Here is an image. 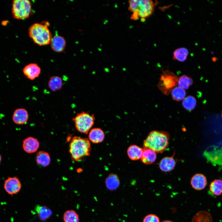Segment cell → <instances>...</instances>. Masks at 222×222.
<instances>
[{"label": "cell", "mask_w": 222, "mask_h": 222, "mask_svg": "<svg viewBox=\"0 0 222 222\" xmlns=\"http://www.w3.org/2000/svg\"><path fill=\"white\" fill-rule=\"evenodd\" d=\"M39 146V142L38 140L32 137H28L23 141V149L25 152L28 153L35 152Z\"/></svg>", "instance_id": "8fae6325"}, {"label": "cell", "mask_w": 222, "mask_h": 222, "mask_svg": "<svg viewBox=\"0 0 222 222\" xmlns=\"http://www.w3.org/2000/svg\"><path fill=\"white\" fill-rule=\"evenodd\" d=\"M143 149L136 145L130 146L127 150V154L129 158L132 160L141 159Z\"/></svg>", "instance_id": "ac0fdd59"}, {"label": "cell", "mask_w": 222, "mask_h": 222, "mask_svg": "<svg viewBox=\"0 0 222 222\" xmlns=\"http://www.w3.org/2000/svg\"><path fill=\"white\" fill-rule=\"evenodd\" d=\"M189 54L188 49L184 47L175 49L173 52V59L183 62L187 59Z\"/></svg>", "instance_id": "7402d4cb"}, {"label": "cell", "mask_w": 222, "mask_h": 222, "mask_svg": "<svg viewBox=\"0 0 222 222\" xmlns=\"http://www.w3.org/2000/svg\"><path fill=\"white\" fill-rule=\"evenodd\" d=\"M157 158L156 152L148 148H144L141 158L142 162L145 164H150L154 162Z\"/></svg>", "instance_id": "2e32d148"}, {"label": "cell", "mask_w": 222, "mask_h": 222, "mask_svg": "<svg viewBox=\"0 0 222 222\" xmlns=\"http://www.w3.org/2000/svg\"><path fill=\"white\" fill-rule=\"evenodd\" d=\"M193 83V80L191 77L186 75H183L179 78L178 84L179 87L184 89H187Z\"/></svg>", "instance_id": "83f0119b"}, {"label": "cell", "mask_w": 222, "mask_h": 222, "mask_svg": "<svg viewBox=\"0 0 222 222\" xmlns=\"http://www.w3.org/2000/svg\"><path fill=\"white\" fill-rule=\"evenodd\" d=\"M36 160L38 165L43 167H46L50 163L51 161L50 156L47 152L41 151L37 153Z\"/></svg>", "instance_id": "ffe728a7"}, {"label": "cell", "mask_w": 222, "mask_h": 222, "mask_svg": "<svg viewBox=\"0 0 222 222\" xmlns=\"http://www.w3.org/2000/svg\"><path fill=\"white\" fill-rule=\"evenodd\" d=\"M173 156L166 157L161 160L159 165L161 171L167 172L171 171L174 168L176 165V161Z\"/></svg>", "instance_id": "5bb4252c"}, {"label": "cell", "mask_w": 222, "mask_h": 222, "mask_svg": "<svg viewBox=\"0 0 222 222\" xmlns=\"http://www.w3.org/2000/svg\"><path fill=\"white\" fill-rule=\"evenodd\" d=\"M143 222H160V220L158 217L157 215L150 214L145 217Z\"/></svg>", "instance_id": "f1b7e54d"}, {"label": "cell", "mask_w": 222, "mask_h": 222, "mask_svg": "<svg viewBox=\"0 0 222 222\" xmlns=\"http://www.w3.org/2000/svg\"><path fill=\"white\" fill-rule=\"evenodd\" d=\"M1 160H2V156L0 154V164L1 162Z\"/></svg>", "instance_id": "4dcf8cb0"}, {"label": "cell", "mask_w": 222, "mask_h": 222, "mask_svg": "<svg viewBox=\"0 0 222 222\" xmlns=\"http://www.w3.org/2000/svg\"></svg>", "instance_id": "1f68e13d"}, {"label": "cell", "mask_w": 222, "mask_h": 222, "mask_svg": "<svg viewBox=\"0 0 222 222\" xmlns=\"http://www.w3.org/2000/svg\"><path fill=\"white\" fill-rule=\"evenodd\" d=\"M52 49L56 52H61L64 50L66 44V41L62 36L56 35L51 38L50 42Z\"/></svg>", "instance_id": "4fadbf2b"}, {"label": "cell", "mask_w": 222, "mask_h": 222, "mask_svg": "<svg viewBox=\"0 0 222 222\" xmlns=\"http://www.w3.org/2000/svg\"><path fill=\"white\" fill-rule=\"evenodd\" d=\"M23 72L26 77L32 80L39 76L41 69L37 64L31 63L26 65L23 69Z\"/></svg>", "instance_id": "9c48e42d"}, {"label": "cell", "mask_w": 222, "mask_h": 222, "mask_svg": "<svg viewBox=\"0 0 222 222\" xmlns=\"http://www.w3.org/2000/svg\"><path fill=\"white\" fill-rule=\"evenodd\" d=\"M63 81L61 78L58 76H53L51 77L48 82V87L53 92L60 89L63 86Z\"/></svg>", "instance_id": "d6986e66"}, {"label": "cell", "mask_w": 222, "mask_h": 222, "mask_svg": "<svg viewBox=\"0 0 222 222\" xmlns=\"http://www.w3.org/2000/svg\"><path fill=\"white\" fill-rule=\"evenodd\" d=\"M64 222H79V219L78 215L73 210H67L63 215Z\"/></svg>", "instance_id": "484cf974"}, {"label": "cell", "mask_w": 222, "mask_h": 222, "mask_svg": "<svg viewBox=\"0 0 222 222\" xmlns=\"http://www.w3.org/2000/svg\"><path fill=\"white\" fill-rule=\"evenodd\" d=\"M191 222H212V217L208 212L200 211L193 216Z\"/></svg>", "instance_id": "44dd1931"}, {"label": "cell", "mask_w": 222, "mask_h": 222, "mask_svg": "<svg viewBox=\"0 0 222 222\" xmlns=\"http://www.w3.org/2000/svg\"><path fill=\"white\" fill-rule=\"evenodd\" d=\"M38 216L42 220H45L50 217L52 212L47 207L45 206H39L36 208Z\"/></svg>", "instance_id": "cb8c5ba5"}, {"label": "cell", "mask_w": 222, "mask_h": 222, "mask_svg": "<svg viewBox=\"0 0 222 222\" xmlns=\"http://www.w3.org/2000/svg\"><path fill=\"white\" fill-rule=\"evenodd\" d=\"M29 114L24 108H20L16 109L12 115L14 122L17 125H23L27 123L29 118Z\"/></svg>", "instance_id": "30bf717a"}, {"label": "cell", "mask_w": 222, "mask_h": 222, "mask_svg": "<svg viewBox=\"0 0 222 222\" xmlns=\"http://www.w3.org/2000/svg\"><path fill=\"white\" fill-rule=\"evenodd\" d=\"M69 146V152L74 161H79L83 157L90 154L91 144L87 138L75 136L72 138Z\"/></svg>", "instance_id": "7a4b0ae2"}, {"label": "cell", "mask_w": 222, "mask_h": 222, "mask_svg": "<svg viewBox=\"0 0 222 222\" xmlns=\"http://www.w3.org/2000/svg\"><path fill=\"white\" fill-rule=\"evenodd\" d=\"M169 138L170 135L167 132L153 130L150 133L144 141L143 146L156 152L162 153L168 146Z\"/></svg>", "instance_id": "6da1fadb"}, {"label": "cell", "mask_w": 222, "mask_h": 222, "mask_svg": "<svg viewBox=\"0 0 222 222\" xmlns=\"http://www.w3.org/2000/svg\"><path fill=\"white\" fill-rule=\"evenodd\" d=\"M209 189L214 195L219 196L222 194V180L215 179L211 183Z\"/></svg>", "instance_id": "603a6c76"}, {"label": "cell", "mask_w": 222, "mask_h": 222, "mask_svg": "<svg viewBox=\"0 0 222 222\" xmlns=\"http://www.w3.org/2000/svg\"><path fill=\"white\" fill-rule=\"evenodd\" d=\"M207 184L206 177L201 174H196L192 177L191 184L192 187L196 190H201L204 189Z\"/></svg>", "instance_id": "7c38bea8"}, {"label": "cell", "mask_w": 222, "mask_h": 222, "mask_svg": "<svg viewBox=\"0 0 222 222\" xmlns=\"http://www.w3.org/2000/svg\"><path fill=\"white\" fill-rule=\"evenodd\" d=\"M95 119L93 114L83 111L78 113L72 120L78 131L86 134L94 125Z\"/></svg>", "instance_id": "5b68a950"}, {"label": "cell", "mask_w": 222, "mask_h": 222, "mask_svg": "<svg viewBox=\"0 0 222 222\" xmlns=\"http://www.w3.org/2000/svg\"><path fill=\"white\" fill-rule=\"evenodd\" d=\"M196 101L193 96H189L185 98L183 101L182 105L186 109L191 111L195 107Z\"/></svg>", "instance_id": "4316f807"}, {"label": "cell", "mask_w": 222, "mask_h": 222, "mask_svg": "<svg viewBox=\"0 0 222 222\" xmlns=\"http://www.w3.org/2000/svg\"><path fill=\"white\" fill-rule=\"evenodd\" d=\"M21 186L20 180L16 176L8 177L5 180L4 184L5 190L10 195L15 194L19 192Z\"/></svg>", "instance_id": "ba28073f"}, {"label": "cell", "mask_w": 222, "mask_h": 222, "mask_svg": "<svg viewBox=\"0 0 222 222\" xmlns=\"http://www.w3.org/2000/svg\"><path fill=\"white\" fill-rule=\"evenodd\" d=\"M105 183L106 187L109 190L113 191L119 187L120 182L118 176L116 174L112 173L106 178Z\"/></svg>", "instance_id": "e0dca14e"}, {"label": "cell", "mask_w": 222, "mask_h": 222, "mask_svg": "<svg viewBox=\"0 0 222 222\" xmlns=\"http://www.w3.org/2000/svg\"><path fill=\"white\" fill-rule=\"evenodd\" d=\"M31 11V4L28 0H14L12 4L13 17L17 19H24L28 18Z\"/></svg>", "instance_id": "52a82bcc"}, {"label": "cell", "mask_w": 222, "mask_h": 222, "mask_svg": "<svg viewBox=\"0 0 222 222\" xmlns=\"http://www.w3.org/2000/svg\"><path fill=\"white\" fill-rule=\"evenodd\" d=\"M28 33L34 42L39 46L49 44L52 38L47 26L41 23H36L32 25L29 28Z\"/></svg>", "instance_id": "277c9868"}, {"label": "cell", "mask_w": 222, "mask_h": 222, "mask_svg": "<svg viewBox=\"0 0 222 222\" xmlns=\"http://www.w3.org/2000/svg\"><path fill=\"white\" fill-rule=\"evenodd\" d=\"M171 96L175 100L179 101L183 100L186 95L184 89L179 87H176L171 91Z\"/></svg>", "instance_id": "d4e9b609"}, {"label": "cell", "mask_w": 222, "mask_h": 222, "mask_svg": "<svg viewBox=\"0 0 222 222\" xmlns=\"http://www.w3.org/2000/svg\"><path fill=\"white\" fill-rule=\"evenodd\" d=\"M103 130L100 128H94L91 130L88 135L89 139L92 142L98 143L102 142L105 138Z\"/></svg>", "instance_id": "9a60e30c"}, {"label": "cell", "mask_w": 222, "mask_h": 222, "mask_svg": "<svg viewBox=\"0 0 222 222\" xmlns=\"http://www.w3.org/2000/svg\"><path fill=\"white\" fill-rule=\"evenodd\" d=\"M161 222H174L171 220H164Z\"/></svg>", "instance_id": "f546056e"}, {"label": "cell", "mask_w": 222, "mask_h": 222, "mask_svg": "<svg viewBox=\"0 0 222 222\" xmlns=\"http://www.w3.org/2000/svg\"><path fill=\"white\" fill-rule=\"evenodd\" d=\"M178 79L176 75L168 70L163 71L158 87L163 94L168 95L178 85Z\"/></svg>", "instance_id": "8992f818"}, {"label": "cell", "mask_w": 222, "mask_h": 222, "mask_svg": "<svg viewBox=\"0 0 222 222\" xmlns=\"http://www.w3.org/2000/svg\"><path fill=\"white\" fill-rule=\"evenodd\" d=\"M129 4V10L133 13L131 18L134 20L139 18L145 19L153 14L154 9V4L151 0H130Z\"/></svg>", "instance_id": "3957f363"}]
</instances>
